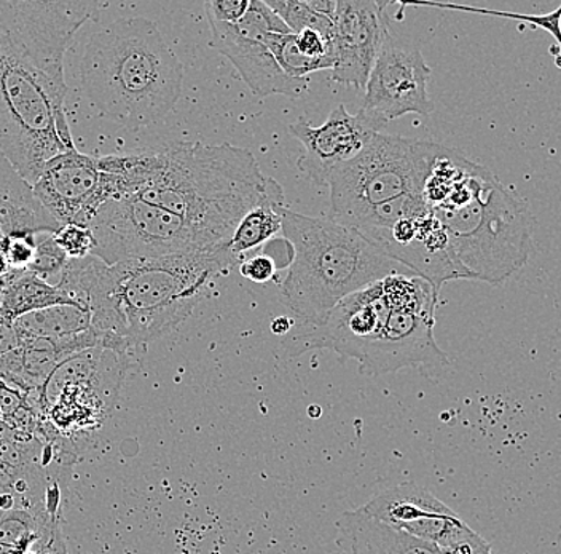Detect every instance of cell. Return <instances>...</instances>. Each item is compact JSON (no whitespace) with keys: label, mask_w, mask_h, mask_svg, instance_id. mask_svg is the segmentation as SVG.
<instances>
[{"label":"cell","mask_w":561,"mask_h":554,"mask_svg":"<svg viewBox=\"0 0 561 554\" xmlns=\"http://www.w3.org/2000/svg\"><path fill=\"white\" fill-rule=\"evenodd\" d=\"M98 3L0 0V154L27 184L76 150L66 118V50Z\"/></svg>","instance_id":"cell-1"},{"label":"cell","mask_w":561,"mask_h":554,"mask_svg":"<svg viewBox=\"0 0 561 554\" xmlns=\"http://www.w3.org/2000/svg\"><path fill=\"white\" fill-rule=\"evenodd\" d=\"M240 264L227 245L107 265L96 256L69 259L58 286L91 312V328L135 349L163 338L208 297L217 276Z\"/></svg>","instance_id":"cell-2"},{"label":"cell","mask_w":561,"mask_h":554,"mask_svg":"<svg viewBox=\"0 0 561 554\" xmlns=\"http://www.w3.org/2000/svg\"><path fill=\"white\" fill-rule=\"evenodd\" d=\"M149 150V170L133 197L184 217L220 245H228L273 179L249 150L227 143L179 142Z\"/></svg>","instance_id":"cell-3"},{"label":"cell","mask_w":561,"mask_h":554,"mask_svg":"<svg viewBox=\"0 0 561 554\" xmlns=\"http://www.w3.org/2000/svg\"><path fill=\"white\" fill-rule=\"evenodd\" d=\"M82 91L103 117L129 132L163 121L182 94L184 66L153 21L121 19L90 37Z\"/></svg>","instance_id":"cell-4"},{"label":"cell","mask_w":561,"mask_h":554,"mask_svg":"<svg viewBox=\"0 0 561 554\" xmlns=\"http://www.w3.org/2000/svg\"><path fill=\"white\" fill-rule=\"evenodd\" d=\"M283 234L290 259L280 301L305 325H321L350 294L398 273L401 265L331 217L284 208Z\"/></svg>","instance_id":"cell-5"},{"label":"cell","mask_w":561,"mask_h":554,"mask_svg":"<svg viewBox=\"0 0 561 554\" xmlns=\"http://www.w3.org/2000/svg\"><path fill=\"white\" fill-rule=\"evenodd\" d=\"M430 212L447 230L466 280L500 285L528 261L533 241L528 206L491 171L459 185Z\"/></svg>","instance_id":"cell-6"},{"label":"cell","mask_w":561,"mask_h":554,"mask_svg":"<svg viewBox=\"0 0 561 554\" xmlns=\"http://www.w3.org/2000/svg\"><path fill=\"white\" fill-rule=\"evenodd\" d=\"M438 144L377 133L329 177L331 219L348 226L374 206L420 194Z\"/></svg>","instance_id":"cell-7"},{"label":"cell","mask_w":561,"mask_h":554,"mask_svg":"<svg viewBox=\"0 0 561 554\" xmlns=\"http://www.w3.org/2000/svg\"><path fill=\"white\" fill-rule=\"evenodd\" d=\"M391 310L378 338L359 363L364 376H381L413 368L426 376H437L450 364L447 353L434 339L438 293L420 276L392 273L383 279Z\"/></svg>","instance_id":"cell-8"},{"label":"cell","mask_w":561,"mask_h":554,"mask_svg":"<svg viewBox=\"0 0 561 554\" xmlns=\"http://www.w3.org/2000/svg\"><path fill=\"white\" fill-rule=\"evenodd\" d=\"M93 255L107 265L222 247L182 216L136 197L108 200L90 223Z\"/></svg>","instance_id":"cell-9"},{"label":"cell","mask_w":561,"mask_h":554,"mask_svg":"<svg viewBox=\"0 0 561 554\" xmlns=\"http://www.w3.org/2000/svg\"><path fill=\"white\" fill-rule=\"evenodd\" d=\"M209 24L213 31L210 45L234 66L252 93L262 98L270 94L300 98L307 91L310 79L287 76L263 42L265 34H290L266 2L251 0L240 23L210 21Z\"/></svg>","instance_id":"cell-10"},{"label":"cell","mask_w":561,"mask_h":554,"mask_svg":"<svg viewBox=\"0 0 561 554\" xmlns=\"http://www.w3.org/2000/svg\"><path fill=\"white\" fill-rule=\"evenodd\" d=\"M431 69L421 52L396 47L389 42L375 63L357 114L378 133L388 122L407 114L430 115L434 111L427 93Z\"/></svg>","instance_id":"cell-11"},{"label":"cell","mask_w":561,"mask_h":554,"mask_svg":"<svg viewBox=\"0 0 561 554\" xmlns=\"http://www.w3.org/2000/svg\"><path fill=\"white\" fill-rule=\"evenodd\" d=\"M360 237L386 258L413 270L437 293L451 280H466L447 230L430 210L421 215L402 217L381 229L366 230Z\"/></svg>","instance_id":"cell-12"},{"label":"cell","mask_w":561,"mask_h":554,"mask_svg":"<svg viewBox=\"0 0 561 554\" xmlns=\"http://www.w3.org/2000/svg\"><path fill=\"white\" fill-rule=\"evenodd\" d=\"M332 21V79L357 90H366L375 63L392 41L385 3L374 0H336Z\"/></svg>","instance_id":"cell-13"},{"label":"cell","mask_w":561,"mask_h":554,"mask_svg":"<svg viewBox=\"0 0 561 554\" xmlns=\"http://www.w3.org/2000/svg\"><path fill=\"white\" fill-rule=\"evenodd\" d=\"M364 511L389 528L440 549L476 534L450 507L415 483H403L371 497Z\"/></svg>","instance_id":"cell-14"},{"label":"cell","mask_w":561,"mask_h":554,"mask_svg":"<svg viewBox=\"0 0 561 554\" xmlns=\"http://www.w3.org/2000/svg\"><path fill=\"white\" fill-rule=\"evenodd\" d=\"M100 182L96 157L76 149L59 154L44 163L31 189L35 200L58 226H90L91 219L103 206Z\"/></svg>","instance_id":"cell-15"},{"label":"cell","mask_w":561,"mask_h":554,"mask_svg":"<svg viewBox=\"0 0 561 554\" xmlns=\"http://www.w3.org/2000/svg\"><path fill=\"white\" fill-rule=\"evenodd\" d=\"M391 304L383 280L363 287L335 305L318 326L300 336L305 349H331L342 358L359 361L380 335Z\"/></svg>","instance_id":"cell-16"},{"label":"cell","mask_w":561,"mask_h":554,"mask_svg":"<svg viewBox=\"0 0 561 554\" xmlns=\"http://www.w3.org/2000/svg\"><path fill=\"white\" fill-rule=\"evenodd\" d=\"M289 132L305 147L298 168L321 188H328L332 171L354 159L378 133L359 114L351 115L343 104L332 109L321 126L301 117L289 126Z\"/></svg>","instance_id":"cell-17"},{"label":"cell","mask_w":561,"mask_h":554,"mask_svg":"<svg viewBox=\"0 0 561 554\" xmlns=\"http://www.w3.org/2000/svg\"><path fill=\"white\" fill-rule=\"evenodd\" d=\"M335 543L342 554H494L490 543L477 532L468 540L440 549L389 528L360 507L345 511L336 521Z\"/></svg>","instance_id":"cell-18"},{"label":"cell","mask_w":561,"mask_h":554,"mask_svg":"<svg viewBox=\"0 0 561 554\" xmlns=\"http://www.w3.org/2000/svg\"><path fill=\"white\" fill-rule=\"evenodd\" d=\"M59 304L73 303L58 286L27 270H9L0 276V321L5 325H13L31 312Z\"/></svg>","instance_id":"cell-19"},{"label":"cell","mask_w":561,"mask_h":554,"mask_svg":"<svg viewBox=\"0 0 561 554\" xmlns=\"http://www.w3.org/2000/svg\"><path fill=\"white\" fill-rule=\"evenodd\" d=\"M286 199L279 182L272 179L265 197L252 206L231 235L228 241V250L234 258H243L248 252L257 250L259 247L272 240L273 237L283 233V210Z\"/></svg>","instance_id":"cell-20"},{"label":"cell","mask_w":561,"mask_h":554,"mask_svg":"<svg viewBox=\"0 0 561 554\" xmlns=\"http://www.w3.org/2000/svg\"><path fill=\"white\" fill-rule=\"evenodd\" d=\"M20 339H59L91 329V312L82 305L59 304L31 312L13 323Z\"/></svg>","instance_id":"cell-21"},{"label":"cell","mask_w":561,"mask_h":554,"mask_svg":"<svg viewBox=\"0 0 561 554\" xmlns=\"http://www.w3.org/2000/svg\"><path fill=\"white\" fill-rule=\"evenodd\" d=\"M266 5L283 20L290 34L316 31L328 41H333V21L311 10L307 0H270Z\"/></svg>","instance_id":"cell-22"},{"label":"cell","mask_w":561,"mask_h":554,"mask_svg":"<svg viewBox=\"0 0 561 554\" xmlns=\"http://www.w3.org/2000/svg\"><path fill=\"white\" fill-rule=\"evenodd\" d=\"M68 261V256L56 245L53 237H48L35 245L33 261L30 262L26 270L48 283L51 279H56V285H58Z\"/></svg>","instance_id":"cell-23"},{"label":"cell","mask_w":561,"mask_h":554,"mask_svg":"<svg viewBox=\"0 0 561 554\" xmlns=\"http://www.w3.org/2000/svg\"><path fill=\"white\" fill-rule=\"evenodd\" d=\"M51 237L62 252L68 256V259L88 258L93 255L94 247H96V240H94L90 227L80 226V224L59 226Z\"/></svg>","instance_id":"cell-24"},{"label":"cell","mask_w":561,"mask_h":554,"mask_svg":"<svg viewBox=\"0 0 561 554\" xmlns=\"http://www.w3.org/2000/svg\"><path fill=\"white\" fill-rule=\"evenodd\" d=\"M34 234H10L3 238L2 248L10 270H26L35 251Z\"/></svg>","instance_id":"cell-25"},{"label":"cell","mask_w":561,"mask_h":554,"mask_svg":"<svg viewBox=\"0 0 561 554\" xmlns=\"http://www.w3.org/2000/svg\"><path fill=\"white\" fill-rule=\"evenodd\" d=\"M278 270L275 258L270 256L268 252H255V255L245 258L240 264L241 275L249 282L254 283L270 282V280L275 279Z\"/></svg>","instance_id":"cell-26"},{"label":"cell","mask_w":561,"mask_h":554,"mask_svg":"<svg viewBox=\"0 0 561 554\" xmlns=\"http://www.w3.org/2000/svg\"><path fill=\"white\" fill-rule=\"evenodd\" d=\"M251 0H209L206 2V16L216 23L237 24L248 13Z\"/></svg>","instance_id":"cell-27"},{"label":"cell","mask_w":561,"mask_h":554,"mask_svg":"<svg viewBox=\"0 0 561 554\" xmlns=\"http://www.w3.org/2000/svg\"><path fill=\"white\" fill-rule=\"evenodd\" d=\"M308 5L311 10H314L319 15L328 16L333 20L335 16L336 2L335 0H307Z\"/></svg>","instance_id":"cell-28"},{"label":"cell","mask_w":561,"mask_h":554,"mask_svg":"<svg viewBox=\"0 0 561 554\" xmlns=\"http://www.w3.org/2000/svg\"><path fill=\"white\" fill-rule=\"evenodd\" d=\"M293 328V323L287 321V318H276L273 321L272 329L275 335H286Z\"/></svg>","instance_id":"cell-29"},{"label":"cell","mask_w":561,"mask_h":554,"mask_svg":"<svg viewBox=\"0 0 561 554\" xmlns=\"http://www.w3.org/2000/svg\"><path fill=\"white\" fill-rule=\"evenodd\" d=\"M5 238V237H3ZM2 240H0V276L5 275L7 272H9L10 268L9 264H7L5 255H3V248H2Z\"/></svg>","instance_id":"cell-30"},{"label":"cell","mask_w":561,"mask_h":554,"mask_svg":"<svg viewBox=\"0 0 561 554\" xmlns=\"http://www.w3.org/2000/svg\"><path fill=\"white\" fill-rule=\"evenodd\" d=\"M24 554H44L42 552H35V550H31V552L24 553Z\"/></svg>","instance_id":"cell-31"}]
</instances>
